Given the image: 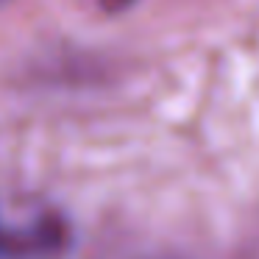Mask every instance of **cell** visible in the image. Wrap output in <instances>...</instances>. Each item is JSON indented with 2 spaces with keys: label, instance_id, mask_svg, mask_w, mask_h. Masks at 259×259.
I'll return each mask as SVG.
<instances>
[]
</instances>
